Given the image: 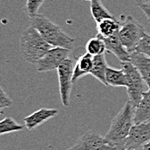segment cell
Masks as SVG:
<instances>
[{
	"mask_svg": "<svg viewBox=\"0 0 150 150\" xmlns=\"http://www.w3.org/2000/svg\"><path fill=\"white\" fill-rule=\"evenodd\" d=\"M135 109L134 105L128 100L111 121L110 127L105 137L117 150H123L127 137L135 124Z\"/></svg>",
	"mask_w": 150,
	"mask_h": 150,
	"instance_id": "cell-1",
	"label": "cell"
},
{
	"mask_svg": "<svg viewBox=\"0 0 150 150\" xmlns=\"http://www.w3.org/2000/svg\"><path fill=\"white\" fill-rule=\"evenodd\" d=\"M30 26L38 30L44 40L51 46L64 47L69 50L74 48V39L44 15L37 14L30 17Z\"/></svg>",
	"mask_w": 150,
	"mask_h": 150,
	"instance_id": "cell-2",
	"label": "cell"
},
{
	"mask_svg": "<svg viewBox=\"0 0 150 150\" xmlns=\"http://www.w3.org/2000/svg\"><path fill=\"white\" fill-rule=\"evenodd\" d=\"M53 46L47 43L34 27L24 30L20 38V49L23 57L31 64H35Z\"/></svg>",
	"mask_w": 150,
	"mask_h": 150,
	"instance_id": "cell-3",
	"label": "cell"
},
{
	"mask_svg": "<svg viewBox=\"0 0 150 150\" xmlns=\"http://www.w3.org/2000/svg\"><path fill=\"white\" fill-rule=\"evenodd\" d=\"M122 69L123 70L127 79V92L129 100L135 108L140 104L143 93L149 90V86L138 69L130 61L121 62Z\"/></svg>",
	"mask_w": 150,
	"mask_h": 150,
	"instance_id": "cell-4",
	"label": "cell"
},
{
	"mask_svg": "<svg viewBox=\"0 0 150 150\" xmlns=\"http://www.w3.org/2000/svg\"><path fill=\"white\" fill-rule=\"evenodd\" d=\"M122 23L119 30V37L129 53L135 51L139 42L145 34L144 28L138 23L132 16H122Z\"/></svg>",
	"mask_w": 150,
	"mask_h": 150,
	"instance_id": "cell-5",
	"label": "cell"
},
{
	"mask_svg": "<svg viewBox=\"0 0 150 150\" xmlns=\"http://www.w3.org/2000/svg\"><path fill=\"white\" fill-rule=\"evenodd\" d=\"M74 60L68 57L57 68L60 84V99L62 105L66 107L70 104V94L73 87V75L74 69Z\"/></svg>",
	"mask_w": 150,
	"mask_h": 150,
	"instance_id": "cell-6",
	"label": "cell"
},
{
	"mask_svg": "<svg viewBox=\"0 0 150 150\" xmlns=\"http://www.w3.org/2000/svg\"><path fill=\"white\" fill-rule=\"evenodd\" d=\"M69 53L70 50L67 48L53 47L35 64L37 71L40 73H45L55 69L57 70L60 64L68 58Z\"/></svg>",
	"mask_w": 150,
	"mask_h": 150,
	"instance_id": "cell-7",
	"label": "cell"
},
{
	"mask_svg": "<svg viewBox=\"0 0 150 150\" xmlns=\"http://www.w3.org/2000/svg\"><path fill=\"white\" fill-rule=\"evenodd\" d=\"M67 150H117L99 134L89 131L79 137L74 144Z\"/></svg>",
	"mask_w": 150,
	"mask_h": 150,
	"instance_id": "cell-8",
	"label": "cell"
},
{
	"mask_svg": "<svg viewBox=\"0 0 150 150\" xmlns=\"http://www.w3.org/2000/svg\"><path fill=\"white\" fill-rule=\"evenodd\" d=\"M149 142H150V120L135 123L127 137L123 150H142Z\"/></svg>",
	"mask_w": 150,
	"mask_h": 150,
	"instance_id": "cell-9",
	"label": "cell"
},
{
	"mask_svg": "<svg viewBox=\"0 0 150 150\" xmlns=\"http://www.w3.org/2000/svg\"><path fill=\"white\" fill-rule=\"evenodd\" d=\"M119 32V31H118ZM117 32L113 35L110 37H104L98 34V36H100L105 43L106 50L112 53L121 62L129 61L130 58V53L127 50V48L122 44L119 37V34Z\"/></svg>",
	"mask_w": 150,
	"mask_h": 150,
	"instance_id": "cell-10",
	"label": "cell"
},
{
	"mask_svg": "<svg viewBox=\"0 0 150 150\" xmlns=\"http://www.w3.org/2000/svg\"><path fill=\"white\" fill-rule=\"evenodd\" d=\"M59 113V110L57 109H46L42 108L35 112H33L31 115L26 117L23 121L25 122V127L29 129H34L37 128L42 123L45 122L46 121L53 118L54 117L57 116Z\"/></svg>",
	"mask_w": 150,
	"mask_h": 150,
	"instance_id": "cell-11",
	"label": "cell"
},
{
	"mask_svg": "<svg viewBox=\"0 0 150 150\" xmlns=\"http://www.w3.org/2000/svg\"><path fill=\"white\" fill-rule=\"evenodd\" d=\"M129 61L138 69L140 74H142L143 79L147 83L149 88L150 89V57L134 51L130 53Z\"/></svg>",
	"mask_w": 150,
	"mask_h": 150,
	"instance_id": "cell-12",
	"label": "cell"
},
{
	"mask_svg": "<svg viewBox=\"0 0 150 150\" xmlns=\"http://www.w3.org/2000/svg\"><path fill=\"white\" fill-rule=\"evenodd\" d=\"M93 55L89 53L80 55L75 63L74 75H73V83L74 84L80 78L91 74L92 66H93Z\"/></svg>",
	"mask_w": 150,
	"mask_h": 150,
	"instance_id": "cell-13",
	"label": "cell"
},
{
	"mask_svg": "<svg viewBox=\"0 0 150 150\" xmlns=\"http://www.w3.org/2000/svg\"><path fill=\"white\" fill-rule=\"evenodd\" d=\"M150 120V89L143 93L140 104L135 109L134 122L135 124Z\"/></svg>",
	"mask_w": 150,
	"mask_h": 150,
	"instance_id": "cell-14",
	"label": "cell"
},
{
	"mask_svg": "<svg viewBox=\"0 0 150 150\" xmlns=\"http://www.w3.org/2000/svg\"><path fill=\"white\" fill-rule=\"evenodd\" d=\"M108 67L109 66L105 59V53L93 57V66L91 74L105 86H108L106 81V71Z\"/></svg>",
	"mask_w": 150,
	"mask_h": 150,
	"instance_id": "cell-15",
	"label": "cell"
},
{
	"mask_svg": "<svg viewBox=\"0 0 150 150\" xmlns=\"http://www.w3.org/2000/svg\"><path fill=\"white\" fill-rule=\"evenodd\" d=\"M120 23L116 18H107L97 23V30L98 35L104 37H110L118 32L120 30Z\"/></svg>",
	"mask_w": 150,
	"mask_h": 150,
	"instance_id": "cell-16",
	"label": "cell"
},
{
	"mask_svg": "<svg viewBox=\"0 0 150 150\" xmlns=\"http://www.w3.org/2000/svg\"><path fill=\"white\" fill-rule=\"evenodd\" d=\"M107 85L110 86H127V79L122 69H115L108 67L106 71Z\"/></svg>",
	"mask_w": 150,
	"mask_h": 150,
	"instance_id": "cell-17",
	"label": "cell"
},
{
	"mask_svg": "<svg viewBox=\"0 0 150 150\" xmlns=\"http://www.w3.org/2000/svg\"><path fill=\"white\" fill-rule=\"evenodd\" d=\"M91 13L97 23L103 21L104 19L116 18L105 8L103 0H91Z\"/></svg>",
	"mask_w": 150,
	"mask_h": 150,
	"instance_id": "cell-18",
	"label": "cell"
},
{
	"mask_svg": "<svg viewBox=\"0 0 150 150\" xmlns=\"http://www.w3.org/2000/svg\"><path fill=\"white\" fill-rule=\"evenodd\" d=\"M86 53H89L93 56L104 54L106 51L104 40L98 35L96 37L91 38L87 42L86 45Z\"/></svg>",
	"mask_w": 150,
	"mask_h": 150,
	"instance_id": "cell-19",
	"label": "cell"
},
{
	"mask_svg": "<svg viewBox=\"0 0 150 150\" xmlns=\"http://www.w3.org/2000/svg\"><path fill=\"white\" fill-rule=\"evenodd\" d=\"M23 125L19 124L11 117H5L0 122V134L4 135L14 131H19L23 129Z\"/></svg>",
	"mask_w": 150,
	"mask_h": 150,
	"instance_id": "cell-20",
	"label": "cell"
},
{
	"mask_svg": "<svg viewBox=\"0 0 150 150\" xmlns=\"http://www.w3.org/2000/svg\"><path fill=\"white\" fill-rule=\"evenodd\" d=\"M136 52L144 54L150 57V35L145 33L135 48Z\"/></svg>",
	"mask_w": 150,
	"mask_h": 150,
	"instance_id": "cell-21",
	"label": "cell"
},
{
	"mask_svg": "<svg viewBox=\"0 0 150 150\" xmlns=\"http://www.w3.org/2000/svg\"><path fill=\"white\" fill-rule=\"evenodd\" d=\"M45 0H27L26 3V12L30 17L37 15L40 7L43 4Z\"/></svg>",
	"mask_w": 150,
	"mask_h": 150,
	"instance_id": "cell-22",
	"label": "cell"
},
{
	"mask_svg": "<svg viewBox=\"0 0 150 150\" xmlns=\"http://www.w3.org/2000/svg\"><path fill=\"white\" fill-rule=\"evenodd\" d=\"M12 105V100L5 94L3 88H0V109L10 107Z\"/></svg>",
	"mask_w": 150,
	"mask_h": 150,
	"instance_id": "cell-23",
	"label": "cell"
},
{
	"mask_svg": "<svg viewBox=\"0 0 150 150\" xmlns=\"http://www.w3.org/2000/svg\"><path fill=\"white\" fill-rule=\"evenodd\" d=\"M137 6H147L150 7V0H135Z\"/></svg>",
	"mask_w": 150,
	"mask_h": 150,
	"instance_id": "cell-24",
	"label": "cell"
},
{
	"mask_svg": "<svg viewBox=\"0 0 150 150\" xmlns=\"http://www.w3.org/2000/svg\"><path fill=\"white\" fill-rule=\"evenodd\" d=\"M141 10L143 11V13L145 14V16L148 18V21L150 23V7H147V6H141L140 7Z\"/></svg>",
	"mask_w": 150,
	"mask_h": 150,
	"instance_id": "cell-25",
	"label": "cell"
},
{
	"mask_svg": "<svg viewBox=\"0 0 150 150\" xmlns=\"http://www.w3.org/2000/svg\"><path fill=\"white\" fill-rule=\"evenodd\" d=\"M142 150H150V142H149L147 144H145Z\"/></svg>",
	"mask_w": 150,
	"mask_h": 150,
	"instance_id": "cell-26",
	"label": "cell"
},
{
	"mask_svg": "<svg viewBox=\"0 0 150 150\" xmlns=\"http://www.w3.org/2000/svg\"><path fill=\"white\" fill-rule=\"evenodd\" d=\"M85 1H91V0H85Z\"/></svg>",
	"mask_w": 150,
	"mask_h": 150,
	"instance_id": "cell-27",
	"label": "cell"
},
{
	"mask_svg": "<svg viewBox=\"0 0 150 150\" xmlns=\"http://www.w3.org/2000/svg\"><path fill=\"white\" fill-rule=\"evenodd\" d=\"M124 150H133V149H124Z\"/></svg>",
	"mask_w": 150,
	"mask_h": 150,
	"instance_id": "cell-28",
	"label": "cell"
}]
</instances>
